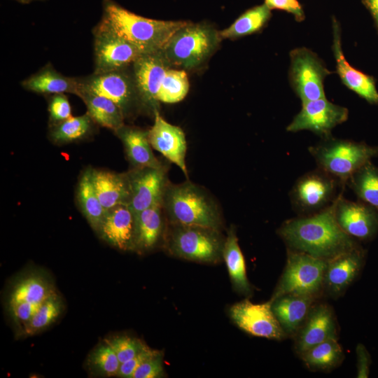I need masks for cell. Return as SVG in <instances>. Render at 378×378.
<instances>
[{"label": "cell", "instance_id": "38", "mask_svg": "<svg viewBox=\"0 0 378 378\" xmlns=\"http://www.w3.org/2000/svg\"><path fill=\"white\" fill-rule=\"evenodd\" d=\"M105 341L112 347L120 363L131 359L147 346L138 339L127 335L113 336Z\"/></svg>", "mask_w": 378, "mask_h": 378}, {"label": "cell", "instance_id": "32", "mask_svg": "<svg viewBox=\"0 0 378 378\" xmlns=\"http://www.w3.org/2000/svg\"><path fill=\"white\" fill-rule=\"evenodd\" d=\"M346 184L358 200L378 211V167L371 161L366 162L352 174Z\"/></svg>", "mask_w": 378, "mask_h": 378}, {"label": "cell", "instance_id": "19", "mask_svg": "<svg viewBox=\"0 0 378 378\" xmlns=\"http://www.w3.org/2000/svg\"><path fill=\"white\" fill-rule=\"evenodd\" d=\"M365 259V251L360 246L328 260L323 288L332 297L340 296L360 274Z\"/></svg>", "mask_w": 378, "mask_h": 378}, {"label": "cell", "instance_id": "16", "mask_svg": "<svg viewBox=\"0 0 378 378\" xmlns=\"http://www.w3.org/2000/svg\"><path fill=\"white\" fill-rule=\"evenodd\" d=\"M167 167L133 168L127 173L130 182L128 206L134 215L156 204H162L168 184Z\"/></svg>", "mask_w": 378, "mask_h": 378}, {"label": "cell", "instance_id": "33", "mask_svg": "<svg viewBox=\"0 0 378 378\" xmlns=\"http://www.w3.org/2000/svg\"><path fill=\"white\" fill-rule=\"evenodd\" d=\"M300 356L309 369L326 371L340 365L344 354L337 339H329L310 348Z\"/></svg>", "mask_w": 378, "mask_h": 378}, {"label": "cell", "instance_id": "3", "mask_svg": "<svg viewBox=\"0 0 378 378\" xmlns=\"http://www.w3.org/2000/svg\"><path fill=\"white\" fill-rule=\"evenodd\" d=\"M170 223L200 225L219 230L222 220L216 202L197 185L186 181L167 186L162 202Z\"/></svg>", "mask_w": 378, "mask_h": 378}, {"label": "cell", "instance_id": "11", "mask_svg": "<svg viewBox=\"0 0 378 378\" xmlns=\"http://www.w3.org/2000/svg\"><path fill=\"white\" fill-rule=\"evenodd\" d=\"M94 35L95 74L123 70L143 54L102 20Z\"/></svg>", "mask_w": 378, "mask_h": 378}, {"label": "cell", "instance_id": "44", "mask_svg": "<svg viewBox=\"0 0 378 378\" xmlns=\"http://www.w3.org/2000/svg\"><path fill=\"white\" fill-rule=\"evenodd\" d=\"M364 3L369 9L378 29V0H364Z\"/></svg>", "mask_w": 378, "mask_h": 378}, {"label": "cell", "instance_id": "17", "mask_svg": "<svg viewBox=\"0 0 378 378\" xmlns=\"http://www.w3.org/2000/svg\"><path fill=\"white\" fill-rule=\"evenodd\" d=\"M169 65L162 51L142 54L133 63L134 80L140 101L154 112L159 102L158 93Z\"/></svg>", "mask_w": 378, "mask_h": 378}, {"label": "cell", "instance_id": "27", "mask_svg": "<svg viewBox=\"0 0 378 378\" xmlns=\"http://www.w3.org/2000/svg\"><path fill=\"white\" fill-rule=\"evenodd\" d=\"M223 258L234 289L239 293L250 295L252 289L246 275L245 260L233 226L230 228L225 239Z\"/></svg>", "mask_w": 378, "mask_h": 378}, {"label": "cell", "instance_id": "24", "mask_svg": "<svg viewBox=\"0 0 378 378\" xmlns=\"http://www.w3.org/2000/svg\"><path fill=\"white\" fill-rule=\"evenodd\" d=\"M92 178L97 196L106 211L120 204L128 205L130 190L127 173L92 169Z\"/></svg>", "mask_w": 378, "mask_h": 378}, {"label": "cell", "instance_id": "42", "mask_svg": "<svg viewBox=\"0 0 378 378\" xmlns=\"http://www.w3.org/2000/svg\"><path fill=\"white\" fill-rule=\"evenodd\" d=\"M264 3L271 10H281L292 14L297 22H302L305 18L303 8L298 0H265Z\"/></svg>", "mask_w": 378, "mask_h": 378}, {"label": "cell", "instance_id": "34", "mask_svg": "<svg viewBox=\"0 0 378 378\" xmlns=\"http://www.w3.org/2000/svg\"><path fill=\"white\" fill-rule=\"evenodd\" d=\"M64 309L62 298L56 292L46 299L20 331V335L33 336L53 323Z\"/></svg>", "mask_w": 378, "mask_h": 378}, {"label": "cell", "instance_id": "9", "mask_svg": "<svg viewBox=\"0 0 378 378\" xmlns=\"http://www.w3.org/2000/svg\"><path fill=\"white\" fill-rule=\"evenodd\" d=\"M332 73L309 48H297L290 52L289 81L302 103L326 97L323 82Z\"/></svg>", "mask_w": 378, "mask_h": 378}, {"label": "cell", "instance_id": "45", "mask_svg": "<svg viewBox=\"0 0 378 378\" xmlns=\"http://www.w3.org/2000/svg\"><path fill=\"white\" fill-rule=\"evenodd\" d=\"M18 1H20L21 2H23V3H26V2H28V1H29L31 0H18Z\"/></svg>", "mask_w": 378, "mask_h": 378}, {"label": "cell", "instance_id": "25", "mask_svg": "<svg viewBox=\"0 0 378 378\" xmlns=\"http://www.w3.org/2000/svg\"><path fill=\"white\" fill-rule=\"evenodd\" d=\"M115 132L122 142L127 159L133 168H160L164 166L152 151L148 131L123 125Z\"/></svg>", "mask_w": 378, "mask_h": 378}, {"label": "cell", "instance_id": "20", "mask_svg": "<svg viewBox=\"0 0 378 378\" xmlns=\"http://www.w3.org/2000/svg\"><path fill=\"white\" fill-rule=\"evenodd\" d=\"M337 324L332 309L326 304L312 306L295 335V349L299 355L329 339H337Z\"/></svg>", "mask_w": 378, "mask_h": 378}, {"label": "cell", "instance_id": "40", "mask_svg": "<svg viewBox=\"0 0 378 378\" xmlns=\"http://www.w3.org/2000/svg\"><path fill=\"white\" fill-rule=\"evenodd\" d=\"M48 111L50 118L56 122L72 116L71 105L64 94H57L51 98Z\"/></svg>", "mask_w": 378, "mask_h": 378}, {"label": "cell", "instance_id": "13", "mask_svg": "<svg viewBox=\"0 0 378 378\" xmlns=\"http://www.w3.org/2000/svg\"><path fill=\"white\" fill-rule=\"evenodd\" d=\"M80 80V90L111 99L120 108L125 118L140 101L134 80L132 81L123 70L94 73Z\"/></svg>", "mask_w": 378, "mask_h": 378}, {"label": "cell", "instance_id": "4", "mask_svg": "<svg viewBox=\"0 0 378 378\" xmlns=\"http://www.w3.org/2000/svg\"><path fill=\"white\" fill-rule=\"evenodd\" d=\"M309 152L318 168L344 186L354 172L378 155V146L330 135L310 146Z\"/></svg>", "mask_w": 378, "mask_h": 378}, {"label": "cell", "instance_id": "5", "mask_svg": "<svg viewBox=\"0 0 378 378\" xmlns=\"http://www.w3.org/2000/svg\"><path fill=\"white\" fill-rule=\"evenodd\" d=\"M219 33L210 26L188 22L162 50L169 64L191 69L202 63L216 48Z\"/></svg>", "mask_w": 378, "mask_h": 378}, {"label": "cell", "instance_id": "36", "mask_svg": "<svg viewBox=\"0 0 378 378\" xmlns=\"http://www.w3.org/2000/svg\"><path fill=\"white\" fill-rule=\"evenodd\" d=\"M189 90L187 74L183 70L168 69L162 81L157 99L173 104L185 98Z\"/></svg>", "mask_w": 378, "mask_h": 378}, {"label": "cell", "instance_id": "6", "mask_svg": "<svg viewBox=\"0 0 378 378\" xmlns=\"http://www.w3.org/2000/svg\"><path fill=\"white\" fill-rule=\"evenodd\" d=\"M168 248L178 257L215 262L223 256L225 242L219 230L200 225L170 223Z\"/></svg>", "mask_w": 378, "mask_h": 378}, {"label": "cell", "instance_id": "30", "mask_svg": "<svg viewBox=\"0 0 378 378\" xmlns=\"http://www.w3.org/2000/svg\"><path fill=\"white\" fill-rule=\"evenodd\" d=\"M92 169L82 174L77 188V200L81 212L92 228L98 232L106 211L102 205L92 178Z\"/></svg>", "mask_w": 378, "mask_h": 378}, {"label": "cell", "instance_id": "31", "mask_svg": "<svg viewBox=\"0 0 378 378\" xmlns=\"http://www.w3.org/2000/svg\"><path fill=\"white\" fill-rule=\"evenodd\" d=\"M271 9L264 3L243 13L230 27L219 32L221 38H235L260 31L272 16Z\"/></svg>", "mask_w": 378, "mask_h": 378}, {"label": "cell", "instance_id": "39", "mask_svg": "<svg viewBox=\"0 0 378 378\" xmlns=\"http://www.w3.org/2000/svg\"><path fill=\"white\" fill-rule=\"evenodd\" d=\"M163 374L162 356L157 351L138 367L132 378H157Z\"/></svg>", "mask_w": 378, "mask_h": 378}, {"label": "cell", "instance_id": "10", "mask_svg": "<svg viewBox=\"0 0 378 378\" xmlns=\"http://www.w3.org/2000/svg\"><path fill=\"white\" fill-rule=\"evenodd\" d=\"M47 276L31 272L14 285L8 299V310L20 332L44 301L55 293Z\"/></svg>", "mask_w": 378, "mask_h": 378}, {"label": "cell", "instance_id": "28", "mask_svg": "<svg viewBox=\"0 0 378 378\" xmlns=\"http://www.w3.org/2000/svg\"><path fill=\"white\" fill-rule=\"evenodd\" d=\"M163 212L162 204H160L134 215V249L149 250L157 244L163 230Z\"/></svg>", "mask_w": 378, "mask_h": 378}, {"label": "cell", "instance_id": "15", "mask_svg": "<svg viewBox=\"0 0 378 378\" xmlns=\"http://www.w3.org/2000/svg\"><path fill=\"white\" fill-rule=\"evenodd\" d=\"M333 212L342 230L356 240L370 241L378 233V211L359 200H347L340 192L333 202Z\"/></svg>", "mask_w": 378, "mask_h": 378}, {"label": "cell", "instance_id": "43", "mask_svg": "<svg viewBox=\"0 0 378 378\" xmlns=\"http://www.w3.org/2000/svg\"><path fill=\"white\" fill-rule=\"evenodd\" d=\"M357 377L368 378L370 374L371 357L366 347L363 344H358L356 348Z\"/></svg>", "mask_w": 378, "mask_h": 378}, {"label": "cell", "instance_id": "12", "mask_svg": "<svg viewBox=\"0 0 378 378\" xmlns=\"http://www.w3.org/2000/svg\"><path fill=\"white\" fill-rule=\"evenodd\" d=\"M346 107L328 101L326 97L302 103L300 111L286 127L290 132L309 130L321 138L331 135L332 130L346 122Z\"/></svg>", "mask_w": 378, "mask_h": 378}, {"label": "cell", "instance_id": "23", "mask_svg": "<svg viewBox=\"0 0 378 378\" xmlns=\"http://www.w3.org/2000/svg\"><path fill=\"white\" fill-rule=\"evenodd\" d=\"M315 298L286 294L272 301V311L287 336H295L305 321Z\"/></svg>", "mask_w": 378, "mask_h": 378}, {"label": "cell", "instance_id": "26", "mask_svg": "<svg viewBox=\"0 0 378 378\" xmlns=\"http://www.w3.org/2000/svg\"><path fill=\"white\" fill-rule=\"evenodd\" d=\"M24 88L41 94L72 93L79 96L80 79L67 77L46 66L36 74L22 81Z\"/></svg>", "mask_w": 378, "mask_h": 378}, {"label": "cell", "instance_id": "7", "mask_svg": "<svg viewBox=\"0 0 378 378\" xmlns=\"http://www.w3.org/2000/svg\"><path fill=\"white\" fill-rule=\"evenodd\" d=\"M326 267L323 259L288 250L286 265L271 300L286 294L317 297L323 289Z\"/></svg>", "mask_w": 378, "mask_h": 378}, {"label": "cell", "instance_id": "37", "mask_svg": "<svg viewBox=\"0 0 378 378\" xmlns=\"http://www.w3.org/2000/svg\"><path fill=\"white\" fill-rule=\"evenodd\" d=\"M120 364L116 354L105 340L93 349L88 360L90 369L104 377L117 376Z\"/></svg>", "mask_w": 378, "mask_h": 378}, {"label": "cell", "instance_id": "41", "mask_svg": "<svg viewBox=\"0 0 378 378\" xmlns=\"http://www.w3.org/2000/svg\"><path fill=\"white\" fill-rule=\"evenodd\" d=\"M158 351L153 350L146 346L131 359L120 364L118 377L132 378L138 367L146 359L154 355Z\"/></svg>", "mask_w": 378, "mask_h": 378}, {"label": "cell", "instance_id": "35", "mask_svg": "<svg viewBox=\"0 0 378 378\" xmlns=\"http://www.w3.org/2000/svg\"><path fill=\"white\" fill-rule=\"evenodd\" d=\"M92 120L88 113L71 116L56 122L51 130L50 137L57 144H66L80 139L90 131Z\"/></svg>", "mask_w": 378, "mask_h": 378}, {"label": "cell", "instance_id": "2", "mask_svg": "<svg viewBox=\"0 0 378 378\" xmlns=\"http://www.w3.org/2000/svg\"><path fill=\"white\" fill-rule=\"evenodd\" d=\"M102 20L134 45L143 54L162 51L171 37L188 24L186 21L145 18L112 0H104Z\"/></svg>", "mask_w": 378, "mask_h": 378}, {"label": "cell", "instance_id": "1", "mask_svg": "<svg viewBox=\"0 0 378 378\" xmlns=\"http://www.w3.org/2000/svg\"><path fill=\"white\" fill-rule=\"evenodd\" d=\"M278 233L289 249L326 261L359 246L338 225L333 203L315 214L287 220Z\"/></svg>", "mask_w": 378, "mask_h": 378}, {"label": "cell", "instance_id": "22", "mask_svg": "<svg viewBox=\"0 0 378 378\" xmlns=\"http://www.w3.org/2000/svg\"><path fill=\"white\" fill-rule=\"evenodd\" d=\"M97 232L104 241L120 250L134 249V213L127 204L115 206L106 211Z\"/></svg>", "mask_w": 378, "mask_h": 378}, {"label": "cell", "instance_id": "29", "mask_svg": "<svg viewBox=\"0 0 378 378\" xmlns=\"http://www.w3.org/2000/svg\"><path fill=\"white\" fill-rule=\"evenodd\" d=\"M78 97L85 104L87 113L99 125L114 132L125 125L122 110L111 99L83 90Z\"/></svg>", "mask_w": 378, "mask_h": 378}, {"label": "cell", "instance_id": "14", "mask_svg": "<svg viewBox=\"0 0 378 378\" xmlns=\"http://www.w3.org/2000/svg\"><path fill=\"white\" fill-rule=\"evenodd\" d=\"M272 303L270 300L254 304L245 299L230 307V316L240 329L253 336L281 340L287 335L272 311Z\"/></svg>", "mask_w": 378, "mask_h": 378}, {"label": "cell", "instance_id": "8", "mask_svg": "<svg viewBox=\"0 0 378 378\" xmlns=\"http://www.w3.org/2000/svg\"><path fill=\"white\" fill-rule=\"evenodd\" d=\"M344 186L335 178L317 167L300 176L290 193L291 204L300 216L318 212L336 200L338 188Z\"/></svg>", "mask_w": 378, "mask_h": 378}, {"label": "cell", "instance_id": "21", "mask_svg": "<svg viewBox=\"0 0 378 378\" xmlns=\"http://www.w3.org/2000/svg\"><path fill=\"white\" fill-rule=\"evenodd\" d=\"M154 115V124L148 131L152 148L177 165L188 178L186 164L187 143L183 131L179 127L167 122L158 110Z\"/></svg>", "mask_w": 378, "mask_h": 378}, {"label": "cell", "instance_id": "18", "mask_svg": "<svg viewBox=\"0 0 378 378\" xmlns=\"http://www.w3.org/2000/svg\"><path fill=\"white\" fill-rule=\"evenodd\" d=\"M332 29V50L336 62V73L342 83L369 104L378 105V91L374 78L355 69L346 59L342 47L340 24L334 17Z\"/></svg>", "mask_w": 378, "mask_h": 378}]
</instances>
